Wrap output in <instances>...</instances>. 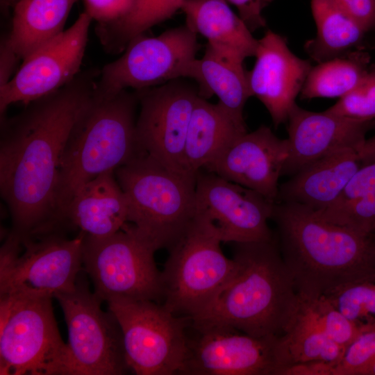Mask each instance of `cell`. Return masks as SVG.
I'll return each mask as SVG.
<instances>
[{"mask_svg":"<svg viewBox=\"0 0 375 375\" xmlns=\"http://www.w3.org/2000/svg\"><path fill=\"white\" fill-rule=\"evenodd\" d=\"M138 104L135 91L101 95L94 90L61 156L53 229L61 226L69 203L83 185L142 151L135 131Z\"/></svg>","mask_w":375,"mask_h":375,"instance_id":"277c9868","label":"cell"},{"mask_svg":"<svg viewBox=\"0 0 375 375\" xmlns=\"http://www.w3.org/2000/svg\"><path fill=\"white\" fill-rule=\"evenodd\" d=\"M122 333L129 369L138 375L178 374L188 351L190 318L148 300L107 302Z\"/></svg>","mask_w":375,"mask_h":375,"instance_id":"8fae6325","label":"cell"},{"mask_svg":"<svg viewBox=\"0 0 375 375\" xmlns=\"http://www.w3.org/2000/svg\"><path fill=\"white\" fill-rule=\"evenodd\" d=\"M190 78L199 87V96L215 94L218 103L240 125L246 126L243 110L252 97L243 65L222 56L206 44L203 56L196 59Z\"/></svg>","mask_w":375,"mask_h":375,"instance_id":"cb8c5ba5","label":"cell"},{"mask_svg":"<svg viewBox=\"0 0 375 375\" xmlns=\"http://www.w3.org/2000/svg\"><path fill=\"white\" fill-rule=\"evenodd\" d=\"M99 74L92 69L80 72L14 117L1 116V196L12 230L21 235L52 230L61 156Z\"/></svg>","mask_w":375,"mask_h":375,"instance_id":"6da1fadb","label":"cell"},{"mask_svg":"<svg viewBox=\"0 0 375 375\" xmlns=\"http://www.w3.org/2000/svg\"><path fill=\"white\" fill-rule=\"evenodd\" d=\"M371 238H372V243H373L374 251V253H375V233L372 235Z\"/></svg>","mask_w":375,"mask_h":375,"instance_id":"ab89813d","label":"cell"},{"mask_svg":"<svg viewBox=\"0 0 375 375\" xmlns=\"http://www.w3.org/2000/svg\"><path fill=\"white\" fill-rule=\"evenodd\" d=\"M197 34L187 24L156 37L140 35L124 54L100 72L94 92L113 95L128 88L140 90L180 78H190L199 49Z\"/></svg>","mask_w":375,"mask_h":375,"instance_id":"7c38bea8","label":"cell"},{"mask_svg":"<svg viewBox=\"0 0 375 375\" xmlns=\"http://www.w3.org/2000/svg\"><path fill=\"white\" fill-rule=\"evenodd\" d=\"M289 156L283 174H295L332 153L361 145L373 121L357 120L324 110H305L297 104L288 120Z\"/></svg>","mask_w":375,"mask_h":375,"instance_id":"d6986e66","label":"cell"},{"mask_svg":"<svg viewBox=\"0 0 375 375\" xmlns=\"http://www.w3.org/2000/svg\"><path fill=\"white\" fill-rule=\"evenodd\" d=\"M115 174L127 199L128 222L156 251L171 249L194 219L197 174L169 169L143 151Z\"/></svg>","mask_w":375,"mask_h":375,"instance_id":"5b68a950","label":"cell"},{"mask_svg":"<svg viewBox=\"0 0 375 375\" xmlns=\"http://www.w3.org/2000/svg\"><path fill=\"white\" fill-rule=\"evenodd\" d=\"M310 6L317 33L304 48L317 63L349 52L366 32L333 0H311Z\"/></svg>","mask_w":375,"mask_h":375,"instance_id":"484cf974","label":"cell"},{"mask_svg":"<svg viewBox=\"0 0 375 375\" xmlns=\"http://www.w3.org/2000/svg\"><path fill=\"white\" fill-rule=\"evenodd\" d=\"M366 52H348L312 66L300 92L301 99L341 98L360 81L368 71Z\"/></svg>","mask_w":375,"mask_h":375,"instance_id":"f1b7e54d","label":"cell"},{"mask_svg":"<svg viewBox=\"0 0 375 375\" xmlns=\"http://www.w3.org/2000/svg\"><path fill=\"white\" fill-rule=\"evenodd\" d=\"M77 0H19L13 11L10 43L20 59L64 30Z\"/></svg>","mask_w":375,"mask_h":375,"instance_id":"d4e9b609","label":"cell"},{"mask_svg":"<svg viewBox=\"0 0 375 375\" xmlns=\"http://www.w3.org/2000/svg\"><path fill=\"white\" fill-rule=\"evenodd\" d=\"M185 0H135L122 17L107 24H97V35L110 53L121 51L133 38L152 26L169 19L182 8Z\"/></svg>","mask_w":375,"mask_h":375,"instance_id":"83f0119b","label":"cell"},{"mask_svg":"<svg viewBox=\"0 0 375 375\" xmlns=\"http://www.w3.org/2000/svg\"><path fill=\"white\" fill-rule=\"evenodd\" d=\"M274 202L261 194L201 169L196 181V214L215 231L222 242L271 240L268 226Z\"/></svg>","mask_w":375,"mask_h":375,"instance_id":"5bb4252c","label":"cell"},{"mask_svg":"<svg viewBox=\"0 0 375 375\" xmlns=\"http://www.w3.org/2000/svg\"><path fill=\"white\" fill-rule=\"evenodd\" d=\"M181 10L185 24L205 37L207 45L217 53L242 65L247 57L255 56L258 40L226 0H185Z\"/></svg>","mask_w":375,"mask_h":375,"instance_id":"7402d4cb","label":"cell"},{"mask_svg":"<svg viewBox=\"0 0 375 375\" xmlns=\"http://www.w3.org/2000/svg\"><path fill=\"white\" fill-rule=\"evenodd\" d=\"M344 349L326 336L299 299L297 313L285 333L278 337V371L291 364L315 360L325 361L335 366Z\"/></svg>","mask_w":375,"mask_h":375,"instance_id":"4316f807","label":"cell"},{"mask_svg":"<svg viewBox=\"0 0 375 375\" xmlns=\"http://www.w3.org/2000/svg\"><path fill=\"white\" fill-rule=\"evenodd\" d=\"M85 235L11 231L0 251V297H51L72 290L83 270Z\"/></svg>","mask_w":375,"mask_h":375,"instance_id":"52a82bcc","label":"cell"},{"mask_svg":"<svg viewBox=\"0 0 375 375\" xmlns=\"http://www.w3.org/2000/svg\"><path fill=\"white\" fill-rule=\"evenodd\" d=\"M52 299L1 297V375H65L67 347Z\"/></svg>","mask_w":375,"mask_h":375,"instance_id":"ba28073f","label":"cell"},{"mask_svg":"<svg viewBox=\"0 0 375 375\" xmlns=\"http://www.w3.org/2000/svg\"><path fill=\"white\" fill-rule=\"evenodd\" d=\"M361 375H375V359L362 372Z\"/></svg>","mask_w":375,"mask_h":375,"instance_id":"f35d334b","label":"cell"},{"mask_svg":"<svg viewBox=\"0 0 375 375\" xmlns=\"http://www.w3.org/2000/svg\"><path fill=\"white\" fill-rule=\"evenodd\" d=\"M328 112L362 121L375 119V65L349 92L342 97Z\"/></svg>","mask_w":375,"mask_h":375,"instance_id":"1f68e13d","label":"cell"},{"mask_svg":"<svg viewBox=\"0 0 375 375\" xmlns=\"http://www.w3.org/2000/svg\"><path fill=\"white\" fill-rule=\"evenodd\" d=\"M289 156L288 139L261 126L235 139L204 169L276 202L278 182Z\"/></svg>","mask_w":375,"mask_h":375,"instance_id":"e0dca14e","label":"cell"},{"mask_svg":"<svg viewBox=\"0 0 375 375\" xmlns=\"http://www.w3.org/2000/svg\"><path fill=\"white\" fill-rule=\"evenodd\" d=\"M366 31L375 27V0H333Z\"/></svg>","mask_w":375,"mask_h":375,"instance_id":"e575fe53","label":"cell"},{"mask_svg":"<svg viewBox=\"0 0 375 375\" xmlns=\"http://www.w3.org/2000/svg\"><path fill=\"white\" fill-rule=\"evenodd\" d=\"M128 206L115 172L103 173L83 185L72 198L62 224L79 230L85 237L110 236L128 222Z\"/></svg>","mask_w":375,"mask_h":375,"instance_id":"44dd1931","label":"cell"},{"mask_svg":"<svg viewBox=\"0 0 375 375\" xmlns=\"http://www.w3.org/2000/svg\"><path fill=\"white\" fill-rule=\"evenodd\" d=\"M85 12L98 24L112 22L127 14L135 0H83Z\"/></svg>","mask_w":375,"mask_h":375,"instance_id":"836d02e7","label":"cell"},{"mask_svg":"<svg viewBox=\"0 0 375 375\" xmlns=\"http://www.w3.org/2000/svg\"><path fill=\"white\" fill-rule=\"evenodd\" d=\"M191 326V325H190ZM178 374L276 375L279 336L256 338L227 328H196Z\"/></svg>","mask_w":375,"mask_h":375,"instance_id":"2e32d148","label":"cell"},{"mask_svg":"<svg viewBox=\"0 0 375 375\" xmlns=\"http://www.w3.org/2000/svg\"><path fill=\"white\" fill-rule=\"evenodd\" d=\"M238 269L212 305L190 319L196 328L219 327L256 338L281 336L299 297L280 247L269 240L235 243Z\"/></svg>","mask_w":375,"mask_h":375,"instance_id":"3957f363","label":"cell"},{"mask_svg":"<svg viewBox=\"0 0 375 375\" xmlns=\"http://www.w3.org/2000/svg\"><path fill=\"white\" fill-rule=\"evenodd\" d=\"M375 359V324L362 325L334 366V375H361Z\"/></svg>","mask_w":375,"mask_h":375,"instance_id":"d6a6232c","label":"cell"},{"mask_svg":"<svg viewBox=\"0 0 375 375\" xmlns=\"http://www.w3.org/2000/svg\"><path fill=\"white\" fill-rule=\"evenodd\" d=\"M19 59L10 43L8 36L3 37L0 45V88L7 85L12 78Z\"/></svg>","mask_w":375,"mask_h":375,"instance_id":"74e56055","label":"cell"},{"mask_svg":"<svg viewBox=\"0 0 375 375\" xmlns=\"http://www.w3.org/2000/svg\"><path fill=\"white\" fill-rule=\"evenodd\" d=\"M276 375H334V367L322 360L297 362L281 368Z\"/></svg>","mask_w":375,"mask_h":375,"instance_id":"8d00e7d4","label":"cell"},{"mask_svg":"<svg viewBox=\"0 0 375 375\" xmlns=\"http://www.w3.org/2000/svg\"><path fill=\"white\" fill-rule=\"evenodd\" d=\"M221 242L212 228L195 216L169 249L161 272L162 305L167 310L191 319L212 305L238 269V261L223 253Z\"/></svg>","mask_w":375,"mask_h":375,"instance_id":"8992f818","label":"cell"},{"mask_svg":"<svg viewBox=\"0 0 375 375\" xmlns=\"http://www.w3.org/2000/svg\"><path fill=\"white\" fill-rule=\"evenodd\" d=\"M299 297L326 336L339 345L346 348L360 331L362 325L348 319L324 296Z\"/></svg>","mask_w":375,"mask_h":375,"instance_id":"4dcf8cb0","label":"cell"},{"mask_svg":"<svg viewBox=\"0 0 375 375\" xmlns=\"http://www.w3.org/2000/svg\"><path fill=\"white\" fill-rule=\"evenodd\" d=\"M373 146L372 137L360 146L339 150L307 165L281 185L276 202H294L315 210L333 206Z\"/></svg>","mask_w":375,"mask_h":375,"instance_id":"ffe728a7","label":"cell"},{"mask_svg":"<svg viewBox=\"0 0 375 375\" xmlns=\"http://www.w3.org/2000/svg\"><path fill=\"white\" fill-rule=\"evenodd\" d=\"M272 218L299 297H318L375 275L371 235L333 223L317 210L294 202H276Z\"/></svg>","mask_w":375,"mask_h":375,"instance_id":"7a4b0ae2","label":"cell"},{"mask_svg":"<svg viewBox=\"0 0 375 375\" xmlns=\"http://www.w3.org/2000/svg\"><path fill=\"white\" fill-rule=\"evenodd\" d=\"M135 92L140 105L135 131L140 149L169 169L186 172L184 147L199 97L197 84L180 78Z\"/></svg>","mask_w":375,"mask_h":375,"instance_id":"4fadbf2b","label":"cell"},{"mask_svg":"<svg viewBox=\"0 0 375 375\" xmlns=\"http://www.w3.org/2000/svg\"><path fill=\"white\" fill-rule=\"evenodd\" d=\"M255 57L253 67L247 72L249 88L276 127L288 120L312 66L309 60L293 53L286 40L271 30L258 40Z\"/></svg>","mask_w":375,"mask_h":375,"instance_id":"ac0fdd59","label":"cell"},{"mask_svg":"<svg viewBox=\"0 0 375 375\" xmlns=\"http://www.w3.org/2000/svg\"><path fill=\"white\" fill-rule=\"evenodd\" d=\"M234 5L239 16L252 32L266 26L262 13L272 0H226Z\"/></svg>","mask_w":375,"mask_h":375,"instance_id":"d590c367","label":"cell"},{"mask_svg":"<svg viewBox=\"0 0 375 375\" xmlns=\"http://www.w3.org/2000/svg\"><path fill=\"white\" fill-rule=\"evenodd\" d=\"M156 251L129 222L103 238L85 237L83 269L94 294L103 301L116 299H162L161 272L155 262Z\"/></svg>","mask_w":375,"mask_h":375,"instance_id":"9c48e42d","label":"cell"},{"mask_svg":"<svg viewBox=\"0 0 375 375\" xmlns=\"http://www.w3.org/2000/svg\"><path fill=\"white\" fill-rule=\"evenodd\" d=\"M322 296L352 322L375 324V275L344 284Z\"/></svg>","mask_w":375,"mask_h":375,"instance_id":"f546056e","label":"cell"},{"mask_svg":"<svg viewBox=\"0 0 375 375\" xmlns=\"http://www.w3.org/2000/svg\"><path fill=\"white\" fill-rule=\"evenodd\" d=\"M75 287L57 294L67 326L65 375H120L129 369L121 328L89 288L83 273Z\"/></svg>","mask_w":375,"mask_h":375,"instance_id":"30bf717a","label":"cell"},{"mask_svg":"<svg viewBox=\"0 0 375 375\" xmlns=\"http://www.w3.org/2000/svg\"><path fill=\"white\" fill-rule=\"evenodd\" d=\"M219 103L199 97L189 124L183 153L185 171L197 174L235 139L247 133Z\"/></svg>","mask_w":375,"mask_h":375,"instance_id":"603a6c76","label":"cell"},{"mask_svg":"<svg viewBox=\"0 0 375 375\" xmlns=\"http://www.w3.org/2000/svg\"><path fill=\"white\" fill-rule=\"evenodd\" d=\"M92 20L82 12L69 28L23 59L8 83L0 88L1 116L10 105H27L49 95L81 72Z\"/></svg>","mask_w":375,"mask_h":375,"instance_id":"9a60e30c","label":"cell"}]
</instances>
